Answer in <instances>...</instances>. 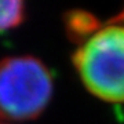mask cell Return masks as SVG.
I'll use <instances>...</instances> for the list:
<instances>
[{
    "instance_id": "3",
    "label": "cell",
    "mask_w": 124,
    "mask_h": 124,
    "mask_svg": "<svg viewBox=\"0 0 124 124\" xmlns=\"http://www.w3.org/2000/svg\"><path fill=\"white\" fill-rule=\"evenodd\" d=\"M66 25L73 39L87 40L99 29V25L95 21V18L84 11H72L69 14V18L66 19Z\"/></svg>"
},
{
    "instance_id": "6",
    "label": "cell",
    "mask_w": 124,
    "mask_h": 124,
    "mask_svg": "<svg viewBox=\"0 0 124 124\" xmlns=\"http://www.w3.org/2000/svg\"><path fill=\"white\" fill-rule=\"evenodd\" d=\"M0 124H8V123H3V121H0Z\"/></svg>"
},
{
    "instance_id": "4",
    "label": "cell",
    "mask_w": 124,
    "mask_h": 124,
    "mask_svg": "<svg viewBox=\"0 0 124 124\" xmlns=\"http://www.w3.org/2000/svg\"><path fill=\"white\" fill-rule=\"evenodd\" d=\"M25 17V0H0V32L18 26Z\"/></svg>"
},
{
    "instance_id": "1",
    "label": "cell",
    "mask_w": 124,
    "mask_h": 124,
    "mask_svg": "<svg viewBox=\"0 0 124 124\" xmlns=\"http://www.w3.org/2000/svg\"><path fill=\"white\" fill-rule=\"evenodd\" d=\"M73 63L91 94L124 102V25L99 28L76 50Z\"/></svg>"
},
{
    "instance_id": "5",
    "label": "cell",
    "mask_w": 124,
    "mask_h": 124,
    "mask_svg": "<svg viewBox=\"0 0 124 124\" xmlns=\"http://www.w3.org/2000/svg\"><path fill=\"white\" fill-rule=\"evenodd\" d=\"M110 23H120V25H124V10L113 19V21H110Z\"/></svg>"
},
{
    "instance_id": "2",
    "label": "cell",
    "mask_w": 124,
    "mask_h": 124,
    "mask_svg": "<svg viewBox=\"0 0 124 124\" xmlns=\"http://www.w3.org/2000/svg\"><path fill=\"white\" fill-rule=\"evenodd\" d=\"M51 95V73L37 58L21 55L0 61V117L13 121L36 119Z\"/></svg>"
}]
</instances>
